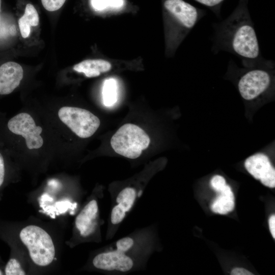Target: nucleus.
I'll use <instances>...</instances> for the list:
<instances>
[{
    "label": "nucleus",
    "mask_w": 275,
    "mask_h": 275,
    "mask_svg": "<svg viewBox=\"0 0 275 275\" xmlns=\"http://www.w3.org/2000/svg\"><path fill=\"white\" fill-rule=\"evenodd\" d=\"M248 0H239L232 13L212 24V51H225L237 57L244 67L262 65L270 60L261 54L254 23L248 7Z\"/></svg>",
    "instance_id": "nucleus-1"
},
{
    "label": "nucleus",
    "mask_w": 275,
    "mask_h": 275,
    "mask_svg": "<svg viewBox=\"0 0 275 275\" xmlns=\"http://www.w3.org/2000/svg\"><path fill=\"white\" fill-rule=\"evenodd\" d=\"M137 249L138 240L134 237H124L115 242L114 249L96 255L93 259V265L96 268L108 272H129L137 265Z\"/></svg>",
    "instance_id": "nucleus-2"
},
{
    "label": "nucleus",
    "mask_w": 275,
    "mask_h": 275,
    "mask_svg": "<svg viewBox=\"0 0 275 275\" xmlns=\"http://www.w3.org/2000/svg\"><path fill=\"white\" fill-rule=\"evenodd\" d=\"M163 8L170 24L172 23L174 46L183 39L206 14L205 10L184 0H163Z\"/></svg>",
    "instance_id": "nucleus-3"
},
{
    "label": "nucleus",
    "mask_w": 275,
    "mask_h": 275,
    "mask_svg": "<svg viewBox=\"0 0 275 275\" xmlns=\"http://www.w3.org/2000/svg\"><path fill=\"white\" fill-rule=\"evenodd\" d=\"M274 63L270 60L267 63L239 68L240 73L237 86L242 98L248 101L257 99L268 91L272 83Z\"/></svg>",
    "instance_id": "nucleus-4"
},
{
    "label": "nucleus",
    "mask_w": 275,
    "mask_h": 275,
    "mask_svg": "<svg viewBox=\"0 0 275 275\" xmlns=\"http://www.w3.org/2000/svg\"><path fill=\"white\" fill-rule=\"evenodd\" d=\"M21 241L28 248L33 262L40 266L50 264L55 256V248L48 233L40 227L29 225L19 234Z\"/></svg>",
    "instance_id": "nucleus-5"
},
{
    "label": "nucleus",
    "mask_w": 275,
    "mask_h": 275,
    "mask_svg": "<svg viewBox=\"0 0 275 275\" xmlns=\"http://www.w3.org/2000/svg\"><path fill=\"white\" fill-rule=\"evenodd\" d=\"M150 139L147 133L135 124L127 123L119 128L111 140V145L117 154L135 159L147 149Z\"/></svg>",
    "instance_id": "nucleus-6"
},
{
    "label": "nucleus",
    "mask_w": 275,
    "mask_h": 275,
    "mask_svg": "<svg viewBox=\"0 0 275 275\" xmlns=\"http://www.w3.org/2000/svg\"><path fill=\"white\" fill-rule=\"evenodd\" d=\"M58 116L63 123L81 138L91 136L100 125L97 116L81 108L63 106L59 110Z\"/></svg>",
    "instance_id": "nucleus-7"
},
{
    "label": "nucleus",
    "mask_w": 275,
    "mask_h": 275,
    "mask_svg": "<svg viewBox=\"0 0 275 275\" xmlns=\"http://www.w3.org/2000/svg\"><path fill=\"white\" fill-rule=\"evenodd\" d=\"M7 126L11 132L24 138L28 149H39L43 146V140L40 135L42 128L36 125L33 117L28 113L16 115L9 120Z\"/></svg>",
    "instance_id": "nucleus-8"
},
{
    "label": "nucleus",
    "mask_w": 275,
    "mask_h": 275,
    "mask_svg": "<svg viewBox=\"0 0 275 275\" xmlns=\"http://www.w3.org/2000/svg\"><path fill=\"white\" fill-rule=\"evenodd\" d=\"M244 166L249 173L263 185L274 187L275 170L266 155L258 153L249 157L244 162Z\"/></svg>",
    "instance_id": "nucleus-9"
},
{
    "label": "nucleus",
    "mask_w": 275,
    "mask_h": 275,
    "mask_svg": "<svg viewBox=\"0 0 275 275\" xmlns=\"http://www.w3.org/2000/svg\"><path fill=\"white\" fill-rule=\"evenodd\" d=\"M99 207L96 199L91 200L77 215L75 226L79 235L88 237L93 234L98 227Z\"/></svg>",
    "instance_id": "nucleus-10"
},
{
    "label": "nucleus",
    "mask_w": 275,
    "mask_h": 275,
    "mask_svg": "<svg viewBox=\"0 0 275 275\" xmlns=\"http://www.w3.org/2000/svg\"><path fill=\"white\" fill-rule=\"evenodd\" d=\"M22 67L14 62H6L0 66V94L12 93L20 84L23 78Z\"/></svg>",
    "instance_id": "nucleus-11"
},
{
    "label": "nucleus",
    "mask_w": 275,
    "mask_h": 275,
    "mask_svg": "<svg viewBox=\"0 0 275 275\" xmlns=\"http://www.w3.org/2000/svg\"><path fill=\"white\" fill-rule=\"evenodd\" d=\"M110 62L102 59L86 60L75 65L73 69L84 73L88 77L98 76L111 70Z\"/></svg>",
    "instance_id": "nucleus-12"
},
{
    "label": "nucleus",
    "mask_w": 275,
    "mask_h": 275,
    "mask_svg": "<svg viewBox=\"0 0 275 275\" xmlns=\"http://www.w3.org/2000/svg\"><path fill=\"white\" fill-rule=\"evenodd\" d=\"M234 197L231 187L226 184L218 193L217 197L211 204L213 212L225 214L232 211L234 208Z\"/></svg>",
    "instance_id": "nucleus-13"
},
{
    "label": "nucleus",
    "mask_w": 275,
    "mask_h": 275,
    "mask_svg": "<svg viewBox=\"0 0 275 275\" xmlns=\"http://www.w3.org/2000/svg\"><path fill=\"white\" fill-rule=\"evenodd\" d=\"M102 95L105 106L110 107L116 103L117 100V84L114 78H109L104 80Z\"/></svg>",
    "instance_id": "nucleus-14"
},
{
    "label": "nucleus",
    "mask_w": 275,
    "mask_h": 275,
    "mask_svg": "<svg viewBox=\"0 0 275 275\" xmlns=\"http://www.w3.org/2000/svg\"><path fill=\"white\" fill-rule=\"evenodd\" d=\"M123 3V0H91L92 7L99 11L104 10L108 8H120Z\"/></svg>",
    "instance_id": "nucleus-15"
},
{
    "label": "nucleus",
    "mask_w": 275,
    "mask_h": 275,
    "mask_svg": "<svg viewBox=\"0 0 275 275\" xmlns=\"http://www.w3.org/2000/svg\"><path fill=\"white\" fill-rule=\"evenodd\" d=\"M4 273L6 275H24L26 274L19 261L13 258H10L7 263L4 269Z\"/></svg>",
    "instance_id": "nucleus-16"
},
{
    "label": "nucleus",
    "mask_w": 275,
    "mask_h": 275,
    "mask_svg": "<svg viewBox=\"0 0 275 275\" xmlns=\"http://www.w3.org/2000/svg\"><path fill=\"white\" fill-rule=\"evenodd\" d=\"M22 17L31 25V26H36L38 25L39 18L38 13L31 4L26 5L25 11Z\"/></svg>",
    "instance_id": "nucleus-17"
},
{
    "label": "nucleus",
    "mask_w": 275,
    "mask_h": 275,
    "mask_svg": "<svg viewBox=\"0 0 275 275\" xmlns=\"http://www.w3.org/2000/svg\"><path fill=\"white\" fill-rule=\"evenodd\" d=\"M208 8L218 18H221V10L225 0H194Z\"/></svg>",
    "instance_id": "nucleus-18"
},
{
    "label": "nucleus",
    "mask_w": 275,
    "mask_h": 275,
    "mask_svg": "<svg viewBox=\"0 0 275 275\" xmlns=\"http://www.w3.org/2000/svg\"><path fill=\"white\" fill-rule=\"evenodd\" d=\"M66 0H41L44 8L48 11H54L60 9Z\"/></svg>",
    "instance_id": "nucleus-19"
},
{
    "label": "nucleus",
    "mask_w": 275,
    "mask_h": 275,
    "mask_svg": "<svg viewBox=\"0 0 275 275\" xmlns=\"http://www.w3.org/2000/svg\"><path fill=\"white\" fill-rule=\"evenodd\" d=\"M212 188L217 193L221 191L226 185L225 178L221 175L214 176L210 181Z\"/></svg>",
    "instance_id": "nucleus-20"
},
{
    "label": "nucleus",
    "mask_w": 275,
    "mask_h": 275,
    "mask_svg": "<svg viewBox=\"0 0 275 275\" xmlns=\"http://www.w3.org/2000/svg\"><path fill=\"white\" fill-rule=\"evenodd\" d=\"M18 24L22 37L24 38L28 37L31 32V25L22 16L19 19Z\"/></svg>",
    "instance_id": "nucleus-21"
},
{
    "label": "nucleus",
    "mask_w": 275,
    "mask_h": 275,
    "mask_svg": "<svg viewBox=\"0 0 275 275\" xmlns=\"http://www.w3.org/2000/svg\"><path fill=\"white\" fill-rule=\"evenodd\" d=\"M5 175V162L2 155L0 153V187L3 184Z\"/></svg>",
    "instance_id": "nucleus-22"
},
{
    "label": "nucleus",
    "mask_w": 275,
    "mask_h": 275,
    "mask_svg": "<svg viewBox=\"0 0 275 275\" xmlns=\"http://www.w3.org/2000/svg\"><path fill=\"white\" fill-rule=\"evenodd\" d=\"M232 275H252L253 273L249 270L242 268H235L233 269L231 273Z\"/></svg>",
    "instance_id": "nucleus-23"
},
{
    "label": "nucleus",
    "mask_w": 275,
    "mask_h": 275,
    "mask_svg": "<svg viewBox=\"0 0 275 275\" xmlns=\"http://www.w3.org/2000/svg\"><path fill=\"white\" fill-rule=\"evenodd\" d=\"M269 227L273 238H275V215H272L268 221Z\"/></svg>",
    "instance_id": "nucleus-24"
},
{
    "label": "nucleus",
    "mask_w": 275,
    "mask_h": 275,
    "mask_svg": "<svg viewBox=\"0 0 275 275\" xmlns=\"http://www.w3.org/2000/svg\"><path fill=\"white\" fill-rule=\"evenodd\" d=\"M4 271L0 269V275L4 274Z\"/></svg>",
    "instance_id": "nucleus-25"
},
{
    "label": "nucleus",
    "mask_w": 275,
    "mask_h": 275,
    "mask_svg": "<svg viewBox=\"0 0 275 275\" xmlns=\"http://www.w3.org/2000/svg\"><path fill=\"white\" fill-rule=\"evenodd\" d=\"M2 0H0V12L1 10Z\"/></svg>",
    "instance_id": "nucleus-26"
}]
</instances>
